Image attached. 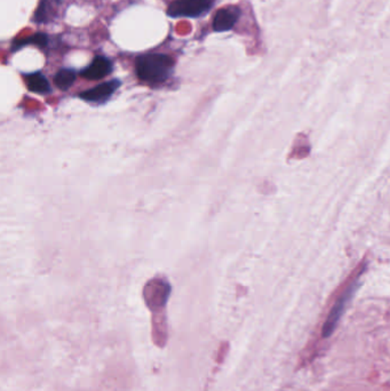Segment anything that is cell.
I'll return each mask as SVG.
<instances>
[{"instance_id":"cell-1","label":"cell","mask_w":390,"mask_h":391,"mask_svg":"<svg viewBox=\"0 0 390 391\" xmlns=\"http://www.w3.org/2000/svg\"><path fill=\"white\" fill-rule=\"evenodd\" d=\"M174 67L172 58L165 54H146L136 60V74L141 81L162 83L170 77Z\"/></svg>"},{"instance_id":"cell-2","label":"cell","mask_w":390,"mask_h":391,"mask_svg":"<svg viewBox=\"0 0 390 391\" xmlns=\"http://www.w3.org/2000/svg\"><path fill=\"white\" fill-rule=\"evenodd\" d=\"M213 0H176L167 10L171 17H197L208 13Z\"/></svg>"},{"instance_id":"cell-3","label":"cell","mask_w":390,"mask_h":391,"mask_svg":"<svg viewBox=\"0 0 390 391\" xmlns=\"http://www.w3.org/2000/svg\"><path fill=\"white\" fill-rule=\"evenodd\" d=\"M356 286H357L356 282H352V285L349 286L348 289H345V293L340 296L339 300L336 302V305H333L327 321L324 323L323 332H322L323 337H329L336 330V326L339 324L340 319H341L343 311L348 305L349 300L355 292Z\"/></svg>"},{"instance_id":"cell-4","label":"cell","mask_w":390,"mask_h":391,"mask_svg":"<svg viewBox=\"0 0 390 391\" xmlns=\"http://www.w3.org/2000/svg\"><path fill=\"white\" fill-rule=\"evenodd\" d=\"M119 86H120V81L114 79V81L101 83L99 86L91 88L86 92H83L80 94V97L88 102H103L109 99Z\"/></svg>"},{"instance_id":"cell-5","label":"cell","mask_w":390,"mask_h":391,"mask_svg":"<svg viewBox=\"0 0 390 391\" xmlns=\"http://www.w3.org/2000/svg\"><path fill=\"white\" fill-rule=\"evenodd\" d=\"M240 10L238 7L231 6L218 10L213 21V29L218 33H224L234 28L240 19Z\"/></svg>"},{"instance_id":"cell-6","label":"cell","mask_w":390,"mask_h":391,"mask_svg":"<svg viewBox=\"0 0 390 391\" xmlns=\"http://www.w3.org/2000/svg\"><path fill=\"white\" fill-rule=\"evenodd\" d=\"M112 71V63L110 60L103 56H98L94 58L86 69L81 71V76L90 81H99L106 77Z\"/></svg>"},{"instance_id":"cell-7","label":"cell","mask_w":390,"mask_h":391,"mask_svg":"<svg viewBox=\"0 0 390 391\" xmlns=\"http://www.w3.org/2000/svg\"><path fill=\"white\" fill-rule=\"evenodd\" d=\"M26 86L31 92L37 94H47L51 92V85L47 78L40 72L28 74L26 76Z\"/></svg>"},{"instance_id":"cell-8","label":"cell","mask_w":390,"mask_h":391,"mask_svg":"<svg viewBox=\"0 0 390 391\" xmlns=\"http://www.w3.org/2000/svg\"><path fill=\"white\" fill-rule=\"evenodd\" d=\"M76 81V74L71 69H62L55 76L54 81L60 90H69Z\"/></svg>"},{"instance_id":"cell-9","label":"cell","mask_w":390,"mask_h":391,"mask_svg":"<svg viewBox=\"0 0 390 391\" xmlns=\"http://www.w3.org/2000/svg\"><path fill=\"white\" fill-rule=\"evenodd\" d=\"M47 42L48 38L45 33H36V35H31L30 38L17 40V42H14V49H21L22 46L28 45V44L37 45L39 47H45V46H47Z\"/></svg>"}]
</instances>
